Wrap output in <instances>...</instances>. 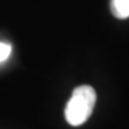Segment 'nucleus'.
I'll return each instance as SVG.
<instances>
[{"label":"nucleus","mask_w":129,"mask_h":129,"mask_svg":"<svg viewBox=\"0 0 129 129\" xmlns=\"http://www.w3.org/2000/svg\"><path fill=\"white\" fill-rule=\"evenodd\" d=\"M96 103V93L89 85L76 87L65 107V119L72 126H80L91 116Z\"/></svg>","instance_id":"f257e3e1"},{"label":"nucleus","mask_w":129,"mask_h":129,"mask_svg":"<svg viewBox=\"0 0 129 129\" xmlns=\"http://www.w3.org/2000/svg\"><path fill=\"white\" fill-rule=\"evenodd\" d=\"M110 7L116 18L125 20L129 17V0H111Z\"/></svg>","instance_id":"f03ea898"},{"label":"nucleus","mask_w":129,"mask_h":129,"mask_svg":"<svg viewBox=\"0 0 129 129\" xmlns=\"http://www.w3.org/2000/svg\"><path fill=\"white\" fill-rule=\"evenodd\" d=\"M12 54V47L11 44L0 42V63H4Z\"/></svg>","instance_id":"7ed1b4c3"}]
</instances>
